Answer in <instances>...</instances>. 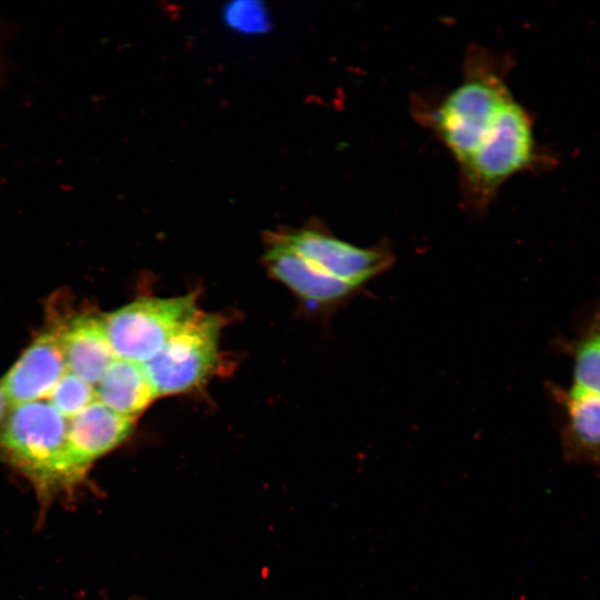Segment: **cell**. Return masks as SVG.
I'll return each mask as SVG.
<instances>
[{
    "label": "cell",
    "mask_w": 600,
    "mask_h": 600,
    "mask_svg": "<svg viewBox=\"0 0 600 600\" xmlns=\"http://www.w3.org/2000/svg\"><path fill=\"white\" fill-rule=\"evenodd\" d=\"M536 159L532 121L512 98L478 148L460 163L462 189L476 208L486 207L498 188Z\"/></svg>",
    "instance_id": "3957f363"
},
{
    "label": "cell",
    "mask_w": 600,
    "mask_h": 600,
    "mask_svg": "<svg viewBox=\"0 0 600 600\" xmlns=\"http://www.w3.org/2000/svg\"><path fill=\"white\" fill-rule=\"evenodd\" d=\"M96 400L136 419L157 398L142 364L116 359L94 388Z\"/></svg>",
    "instance_id": "7c38bea8"
},
{
    "label": "cell",
    "mask_w": 600,
    "mask_h": 600,
    "mask_svg": "<svg viewBox=\"0 0 600 600\" xmlns=\"http://www.w3.org/2000/svg\"><path fill=\"white\" fill-rule=\"evenodd\" d=\"M134 419L93 401L68 420L67 458L79 482L89 466L122 443L132 432Z\"/></svg>",
    "instance_id": "52a82bcc"
},
{
    "label": "cell",
    "mask_w": 600,
    "mask_h": 600,
    "mask_svg": "<svg viewBox=\"0 0 600 600\" xmlns=\"http://www.w3.org/2000/svg\"><path fill=\"white\" fill-rule=\"evenodd\" d=\"M488 59L473 57L463 80L431 113V126L458 163L466 161L512 99L502 73Z\"/></svg>",
    "instance_id": "7a4b0ae2"
},
{
    "label": "cell",
    "mask_w": 600,
    "mask_h": 600,
    "mask_svg": "<svg viewBox=\"0 0 600 600\" xmlns=\"http://www.w3.org/2000/svg\"><path fill=\"white\" fill-rule=\"evenodd\" d=\"M560 400L566 412V453L600 467V396L571 386L560 392Z\"/></svg>",
    "instance_id": "8fae6325"
},
{
    "label": "cell",
    "mask_w": 600,
    "mask_h": 600,
    "mask_svg": "<svg viewBox=\"0 0 600 600\" xmlns=\"http://www.w3.org/2000/svg\"><path fill=\"white\" fill-rule=\"evenodd\" d=\"M573 358L572 386L600 396V319L578 340Z\"/></svg>",
    "instance_id": "4fadbf2b"
},
{
    "label": "cell",
    "mask_w": 600,
    "mask_h": 600,
    "mask_svg": "<svg viewBox=\"0 0 600 600\" xmlns=\"http://www.w3.org/2000/svg\"><path fill=\"white\" fill-rule=\"evenodd\" d=\"M278 239L324 273L360 290L394 260L384 246L362 248L318 230H300Z\"/></svg>",
    "instance_id": "8992f818"
},
{
    "label": "cell",
    "mask_w": 600,
    "mask_h": 600,
    "mask_svg": "<svg viewBox=\"0 0 600 600\" xmlns=\"http://www.w3.org/2000/svg\"><path fill=\"white\" fill-rule=\"evenodd\" d=\"M266 262L276 279L316 307L338 306L361 291L324 273L279 239L268 250Z\"/></svg>",
    "instance_id": "9c48e42d"
},
{
    "label": "cell",
    "mask_w": 600,
    "mask_h": 600,
    "mask_svg": "<svg viewBox=\"0 0 600 600\" xmlns=\"http://www.w3.org/2000/svg\"><path fill=\"white\" fill-rule=\"evenodd\" d=\"M230 24L244 31H258L266 26V13L257 3L238 2L228 10Z\"/></svg>",
    "instance_id": "9a60e30c"
},
{
    "label": "cell",
    "mask_w": 600,
    "mask_h": 600,
    "mask_svg": "<svg viewBox=\"0 0 600 600\" xmlns=\"http://www.w3.org/2000/svg\"><path fill=\"white\" fill-rule=\"evenodd\" d=\"M67 370L60 334L36 339L3 377L0 388L12 407L48 398Z\"/></svg>",
    "instance_id": "ba28073f"
},
{
    "label": "cell",
    "mask_w": 600,
    "mask_h": 600,
    "mask_svg": "<svg viewBox=\"0 0 600 600\" xmlns=\"http://www.w3.org/2000/svg\"><path fill=\"white\" fill-rule=\"evenodd\" d=\"M67 370L89 384H97L117 359L101 319L84 316L60 333Z\"/></svg>",
    "instance_id": "30bf717a"
},
{
    "label": "cell",
    "mask_w": 600,
    "mask_h": 600,
    "mask_svg": "<svg viewBox=\"0 0 600 600\" xmlns=\"http://www.w3.org/2000/svg\"><path fill=\"white\" fill-rule=\"evenodd\" d=\"M223 319L197 310L143 368L156 397L190 391L202 383L218 362Z\"/></svg>",
    "instance_id": "5b68a950"
},
{
    "label": "cell",
    "mask_w": 600,
    "mask_h": 600,
    "mask_svg": "<svg viewBox=\"0 0 600 600\" xmlns=\"http://www.w3.org/2000/svg\"><path fill=\"white\" fill-rule=\"evenodd\" d=\"M7 404L8 403H7L6 398H4L3 393H2V390L0 388V418L3 414L4 408H6Z\"/></svg>",
    "instance_id": "2e32d148"
},
{
    "label": "cell",
    "mask_w": 600,
    "mask_h": 600,
    "mask_svg": "<svg viewBox=\"0 0 600 600\" xmlns=\"http://www.w3.org/2000/svg\"><path fill=\"white\" fill-rule=\"evenodd\" d=\"M197 310L193 293L141 298L101 320L116 358L143 364L161 351Z\"/></svg>",
    "instance_id": "277c9868"
},
{
    "label": "cell",
    "mask_w": 600,
    "mask_h": 600,
    "mask_svg": "<svg viewBox=\"0 0 600 600\" xmlns=\"http://www.w3.org/2000/svg\"><path fill=\"white\" fill-rule=\"evenodd\" d=\"M96 401L94 387L66 370L50 394L48 402L67 420Z\"/></svg>",
    "instance_id": "5bb4252c"
},
{
    "label": "cell",
    "mask_w": 600,
    "mask_h": 600,
    "mask_svg": "<svg viewBox=\"0 0 600 600\" xmlns=\"http://www.w3.org/2000/svg\"><path fill=\"white\" fill-rule=\"evenodd\" d=\"M68 420L48 401L14 406L0 431V451L44 497L78 483L67 458Z\"/></svg>",
    "instance_id": "6da1fadb"
}]
</instances>
